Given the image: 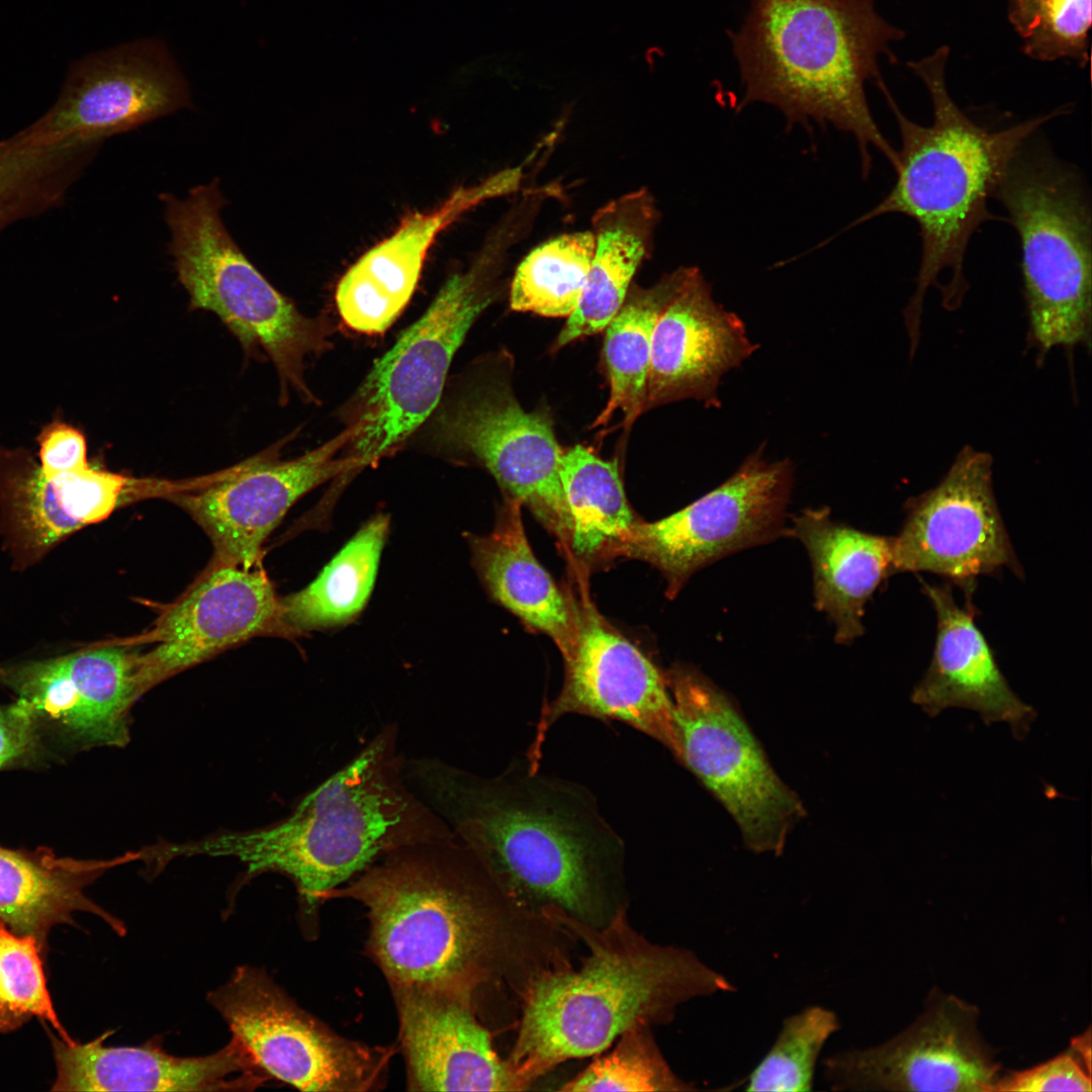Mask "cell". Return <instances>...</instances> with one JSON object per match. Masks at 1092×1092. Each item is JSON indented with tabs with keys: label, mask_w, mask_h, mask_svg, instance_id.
Returning <instances> with one entry per match:
<instances>
[{
	"label": "cell",
	"mask_w": 1092,
	"mask_h": 1092,
	"mask_svg": "<svg viewBox=\"0 0 1092 1092\" xmlns=\"http://www.w3.org/2000/svg\"><path fill=\"white\" fill-rule=\"evenodd\" d=\"M556 910L589 953L579 969L544 972L528 986L506 1060L519 1091L566 1061L601 1054L629 1029L672 1020L687 1001L735 990L694 952L648 941L623 911L597 930Z\"/></svg>",
	"instance_id": "obj_4"
},
{
	"label": "cell",
	"mask_w": 1092,
	"mask_h": 1092,
	"mask_svg": "<svg viewBox=\"0 0 1092 1092\" xmlns=\"http://www.w3.org/2000/svg\"><path fill=\"white\" fill-rule=\"evenodd\" d=\"M744 22L731 33L744 93L739 104L764 102L790 123H830L851 133L863 176L870 149L895 169L898 152L880 131L866 95L881 79L879 58H894L891 43L904 30L887 22L874 0H751Z\"/></svg>",
	"instance_id": "obj_5"
},
{
	"label": "cell",
	"mask_w": 1092,
	"mask_h": 1092,
	"mask_svg": "<svg viewBox=\"0 0 1092 1092\" xmlns=\"http://www.w3.org/2000/svg\"><path fill=\"white\" fill-rule=\"evenodd\" d=\"M510 380L508 373L483 371L462 381L440 401L433 440L440 453L487 469L506 499L528 507L568 547L571 522L552 420L543 411H525Z\"/></svg>",
	"instance_id": "obj_11"
},
{
	"label": "cell",
	"mask_w": 1092,
	"mask_h": 1092,
	"mask_svg": "<svg viewBox=\"0 0 1092 1092\" xmlns=\"http://www.w3.org/2000/svg\"><path fill=\"white\" fill-rule=\"evenodd\" d=\"M1034 136L1014 156L993 198L1019 238L1028 342L1042 361L1059 346L1090 349L1092 232L1083 179Z\"/></svg>",
	"instance_id": "obj_8"
},
{
	"label": "cell",
	"mask_w": 1092,
	"mask_h": 1092,
	"mask_svg": "<svg viewBox=\"0 0 1092 1092\" xmlns=\"http://www.w3.org/2000/svg\"><path fill=\"white\" fill-rule=\"evenodd\" d=\"M521 508L506 499L492 532L471 537L474 565L491 597L528 627L549 636L566 660L577 637L575 603L534 555Z\"/></svg>",
	"instance_id": "obj_29"
},
{
	"label": "cell",
	"mask_w": 1092,
	"mask_h": 1092,
	"mask_svg": "<svg viewBox=\"0 0 1092 1092\" xmlns=\"http://www.w3.org/2000/svg\"><path fill=\"white\" fill-rule=\"evenodd\" d=\"M755 349L743 322L716 302L694 267L654 327L644 411L686 398L718 403L723 375Z\"/></svg>",
	"instance_id": "obj_23"
},
{
	"label": "cell",
	"mask_w": 1092,
	"mask_h": 1092,
	"mask_svg": "<svg viewBox=\"0 0 1092 1092\" xmlns=\"http://www.w3.org/2000/svg\"><path fill=\"white\" fill-rule=\"evenodd\" d=\"M268 631L288 632L262 569L219 565L164 613L136 656L142 694L169 676Z\"/></svg>",
	"instance_id": "obj_20"
},
{
	"label": "cell",
	"mask_w": 1092,
	"mask_h": 1092,
	"mask_svg": "<svg viewBox=\"0 0 1092 1092\" xmlns=\"http://www.w3.org/2000/svg\"><path fill=\"white\" fill-rule=\"evenodd\" d=\"M160 198L171 234L168 251L189 307L216 314L246 351L263 349L278 373L282 400L291 388L313 401L304 361L331 347L330 325L301 314L241 250L221 218L226 201L217 178L186 198Z\"/></svg>",
	"instance_id": "obj_7"
},
{
	"label": "cell",
	"mask_w": 1092,
	"mask_h": 1092,
	"mask_svg": "<svg viewBox=\"0 0 1092 1092\" xmlns=\"http://www.w3.org/2000/svg\"><path fill=\"white\" fill-rule=\"evenodd\" d=\"M191 106L165 43L146 38L74 63L56 103L25 129L42 143L94 152L105 139Z\"/></svg>",
	"instance_id": "obj_15"
},
{
	"label": "cell",
	"mask_w": 1092,
	"mask_h": 1092,
	"mask_svg": "<svg viewBox=\"0 0 1092 1092\" xmlns=\"http://www.w3.org/2000/svg\"><path fill=\"white\" fill-rule=\"evenodd\" d=\"M1008 19L1027 57L1088 64L1092 0H1008Z\"/></svg>",
	"instance_id": "obj_37"
},
{
	"label": "cell",
	"mask_w": 1092,
	"mask_h": 1092,
	"mask_svg": "<svg viewBox=\"0 0 1092 1092\" xmlns=\"http://www.w3.org/2000/svg\"><path fill=\"white\" fill-rule=\"evenodd\" d=\"M681 747L680 763L718 798L755 852L780 853L804 816L729 698L694 667L664 672Z\"/></svg>",
	"instance_id": "obj_10"
},
{
	"label": "cell",
	"mask_w": 1092,
	"mask_h": 1092,
	"mask_svg": "<svg viewBox=\"0 0 1092 1092\" xmlns=\"http://www.w3.org/2000/svg\"><path fill=\"white\" fill-rule=\"evenodd\" d=\"M1090 1029L1061 1055L1033 1068L1001 1075L992 1092L1091 1091Z\"/></svg>",
	"instance_id": "obj_39"
},
{
	"label": "cell",
	"mask_w": 1092,
	"mask_h": 1092,
	"mask_svg": "<svg viewBox=\"0 0 1092 1092\" xmlns=\"http://www.w3.org/2000/svg\"><path fill=\"white\" fill-rule=\"evenodd\" d=\"M993 459L965 446L937 485L909 498L892 537V573L930 572L964 586L1004 567L1023 574L1000 514Z\"/></svg>",
	"instance_id": "obj_14"
},
{
	"label": "cell",
	"mask_w": 1092,
	"mask_h": 1092,
	"mask_svg": "<svg viewBox=\"0 0 1092 1092\" xmlns=\"http://www.w3.org/2000/svg\"><path fill=\"white\" fill-rule=\"evenodd\" d=\"M136 858V851L111 859H77L60 857L49 848L0 845V920L14 933L33 937L44 953L50 931L60 924L74 925L78 912L91 913L124 935V923L85 890L106 872Z\"/></svg>",
	"instance_id": "obj_27"
},
{
	"label": "cell",
	"mask_w": 1092,
	"mask_h": 1092,
	"mask_svg": "<svg viewBox=\"0 0 1092 1092\" xmlns=\"http://www.w3.org/2000/svg\"><path fill=\"white\" fill-rule=\"evenodd\" d=\"M136 656L104 644L68 654L0 663V687L29 707L41 725L68 746H123L129 711L143 695Z\"/></svg>",
	"instance_id": "obj_18"
},
{
	"label": "cell",
	"mask_w": 1092,
	"mask_h": 1092,
	"mask_svg": "<svg viewBox=\"0 0 1092 1092\" xmlns=\"http://www.w3.org/2000/svg\"><path fill=\"white\" fill-rule=\"evenodd\" d=\"M521 171H503L455 191L438 208L405 217L397 231L354 264L336 290L339 313L351 330L384 333L411 299L437 235L477 203L515 190Z\"/></svg>",
	"instance_id": "obj_25"
},
{
	"label": "cell",
	"mask_w": 1092,
	"mask_h": 1092,
	"mask_svg": "<svg viewBox=\"0 0 1092 1092\" xmlns=\"http://www.w3.org/2000/svg\"><path fill=\"white\" fill-rule=\"evenodd\" d=\"M492 294L479 272L453 275L379 358L349 406L346 455L363 467L396 452L439 405L452 359ZM348 425V426H349Z\"/></svg>",
	"instance_id": "obj_9"
},
{
	"label": "cell",
	"mask_w": 1092,
	"mask_h": 1092,
	"mask_svg": "<svg viewBox=\"0 0 1092 1092\" xmlns=\"http://www.w3.org/2000/svg\"><path fill=\"white\" fill-rule=\"evenodd\" d=\"M207 999L264 1073L302 1091L368 1090L388 1057L333 1033L259 967H238Z\"/></svg>",
	"instance_id": "obj_13"
},
{
	"label": "cell",
	"mask_w": 1092,
	"mask_h": 1092,
	"mask_svg": "<svg viewBox=\"0 0 1092 1092\" xmlns=\"http://www.w3.org/2000/svg\"><path fill=\"white\" fill-rule=\"evenodd\" d=\"M577 637L559 694L545 703L527 752L540 768L548 732L563 716L616 720L667 748L680 762L681 747L664 672L611 628L587 602L575 604Z\"/></svg>",
	"instance_id": "obj_17"
},
{
	"label": "cell",
	"mask_w": 1092,
	"mask_h": 1092,
	"mask_svg": "<svg viewBox=\"0 0 1092 1092\" xmlns=\"http://www.w3.org/2000/svg\"><path fill=\"white\" fill-rule=\"evenodd\" d=\"M839 1028L836 1014L813 1005L787 1017L764 1057L742 1081L745 1091L812 1090L819 1056Z\"/></svg>",
	"instance_id": "obj_35"
},
{
	"label": "cell",
	"mask_w": 1092,
	"mask_h": 1092,
	"mask_svg": "<svg viewBox=\"0 0 1092 1092\" xmlns=\"http://www.w3.org/2000/svg\"><path fill=\"white\" fill-rule=\"evenodd\" d=\"M411 1089L519 1091L471 1008L470 991L392 988Z\"/></svg>",
	"instance_id": "obj_24"
},
{
	"label": "cell",
	"mask_w": 1092,
	"mask_h": 1092,
	"mask_svg": "<svg viewBox=\"0 0 1092 1092\" xmlns=\"http://www.w3.org/2000/svg\"><path fill=\"white\" fill-rule=\"evenodd\" d=\"M497 891L456 838L397 848L326 899L366 906L369 947L392 988L473 992L495 957Z\"/></svg>",
	"instance_id": "obj_6"
},
{
	"label": "cell",
	"mask_w": 1092,
	"mask_h": 1092,
	"mask_svg": "<svg viewBox=\"0 0 1092 1092\" xmlns=\"http://www.w3.org/2000/svg\"><path fill=\"white\" fill-rule=\"evenodd\" d=\"M978 1017L974 1005L936 991L898 1035L826 1058L824 1078L839 1091L992 1092L1000 1066L979 1032Z\"/></svg>",
	"instance_id": "obj_16"
},
{
	"label": "cell",
	"mask_w": 1092,
	"mask_h": 1092,
	"mask_svg": "<svg viewBox=\"0 0 1092 1092\" xmlns=\"http://www.w3.org/2000/svg\"><path fill=\"white\" fill-rule=\"evenodd\" d=\"M693 268L679 267L648 288L630 287L621 308L605 329L610 398L596 425L607 424L616 413H621L624 423L630 425L644 412L654 327Z\"/></svg>",
	"instance_id": "obj_31"
},
{
	"label": "cell",
	"mask_w": 1092,
	"mask_h": 1092,
	"mask_svg": "<svg viewBox=\"0 0 1092 1092\" xmlns=\"http://www.w3.org/2000/svg\"><path fill=\"white\" fill-rule=\"evenodd\" d=\"M136 481L92 466L44 473L23 449L0 448V535L16 568H26L68 536L100 522Z\"/></svg>",
	"instance_id": "obj_21"
},
{
	"label": "cell",
	"mask_w": 1092,
	"mask_h": 1092,
	"mask_svg": "<svg viewBox=\"0 0 1092 1092\" xmlns=\"http://www.w3.org/2000/svg\"><path fill=\"white\" fill-rule=\"evenodd\" d=\"M356 432L348 426L292 460L259 457L245 462L177 500L209 535L220 565L251 569L259 562L264 541L297 499L333 477L363 468L352 456L338 457Z\"/></svg>",
	"instance_id": "obj_19"
},
{
	"label": "cell",
	"mask_w": 1092,
	"mask_h": 1092,
	"mask_svg": "<svg viewBox=\"0 0 1092 1092\" xmlns=\"http://www.w3.org/2000/svg\"><path fill=\"white\" fill-rule=\"evenodd\" d=\"M388 528L387 516L371 519L312 582L281 601L288 632L341 626L361 613L372 593Z\"/></svg>",
	"instance_id": "obj_33"
},
{
	"label": "cell",
	"mask_w": 1092,
	"mask_h": 1092,
	"mask_svg": "<svg viewBox=\"0 0 1092 1092\" xmlns=\"http://www.w3.org/2000/svg\"><path fill=\"white\" fill-rule=\"evenodd\" d=\"M788 532L809 554L816 609L834 623L836 642L851 643L864 632L867 603L893 574L892 537L840 524L825 508L802 512Z\"/></svg>",
	"instance_id": "obj_28"
},
{
	"label": "cell",
	"mask_w": 1092,
	"mask_h": 1092,
	"mask_svg": "<svg viewBox=\"0 0 1092 1092\" xmlns=\"http://www.w3.org/2000/svg\"><path fill=\"white\" fill-rule=\"evenodd\" d=\"M43 734L23 702L0 704V769L36 760L43 749Z\"/></svg>",
	"instance_id": "obj_40"
},
{
	"label": "cell",
	"mask_w": 1092,
	"mask_h": 1092,
	"mask_svg": "<svg viewBox=\"0 0 1092 1092\" xmlns=\"http://www.w3.org/2000/svg\"><path fill=\"white\" fill-rule=\"evenodd\" d=\"M403 770L503 894L581 919L618 873L624 842L581 785L527 759L491 777L437 756L405 758Z\"/></svg>",
	"instance_id": "obj_1"
},
{
	"label": "cell",
	"mask_w": 1092,
	"mask_h": 1092,
	"mask_svg": "<svg viewBox=\"0 0 1092 1092\" xmlns=\"http://www.w3.org/2000/svg\"><path fill=\"white\" fill-rule=\"evenodd\" d=\"M936 615L932 658L911 700L929 716L959 707L976 711L986 724L1006 722L1014 736L1026 735L1034 710L1011 690L985 636L975 623L970 601L958 604L949 584L919 578Z\"/></svg>",
	"instance_id": "obj_26"
},
{
	"label": "cell",
	"mask_w": 1092,
	"mask_h": 1092,
	"mask_svg": "<svg viewBox=\"0 0 1092 1092\" xmlns=\"http://www.w3.org/2000/svg\"><path fill=\"white\" fill-rule=\"evenodd\" d=\"M650 1026L624 1032L614 1049L596 1058L580 1074L559 1089L590 1091H690L695 1087L678 1078L658 1049Z\"/></svg>",
	"instance_id": "obj_36"
},
{
	"label": "cell",
	"mask_w": 1092,
	"mask_h": 1092,
	"mask_svg": "<svg viewBox=\"0 0 1092 1092\" xmlns=\"http://www.w3.org/2000/svg\"><path fill=\"white\" fill-rule=\"evenodd\" d=\"M948 55V47L942 46L930 56L908 63L929 93L933 108L930 125L908 119L883 80L877 82L899 125L902 146L897 177L885 198L851 224L886 213L905 214L918 224L920 266L915 292L904 310L910 356L919 342L928 288L940 289L946 275L942 305L947 310L961 306L969 287L964 273L967 248L973 234L991 217L989 199L1025 142L1044 123L1067 113L1065 106L1003 129L983 127L963 112L948 93L944 74Z\"/></svg>",
	"instance_id": "obj_2"
},
{
	"label": "cell",
	"mask_w": 1092,
	"mask_h": 1092,
	"mask_svg": "<svg viewBox=\"0 0 1092 1092\" xmlns=\"http://www.w3.org/2000/svg\"><path fill=\"white\" fill-rule=\"evenodd\" d=\"M658 219L654 198L646 188L620 196L595 213L588 274L556 348L607 328L625 301L636 270L652 252Z\"/></svg>",
	"instance_id": "obj_30"
},
{
	"label": "cell",
	"mask_w": 1092,
	"mask_h": 1092,
	"mask_svg": "<svg viewBox=\"0 0 1092 1092\" xmlns=\"http://www.w3.org/2000/svg\"><path fill=\"white\" fill-rule=\"evenodd\" d=\"M594 251L595 237L589 231L564 234L535 248L516 270L511 307L568 317L581 297Z\"/></svg>",
	"instance_id": "obj_34"
},
{
	"label": "cell",
	"mask_w": 1092,
	"mask_h": 1092,
	"mask_svg": "<svg viewBox=\"0 0 1092 1092\" xmlns=\"http://www.w3.org/2000/svg\"><path fill=\"white\" fill-rule=\"evenodd\" d=\"M793 471L791 461L768 462L759 449L726 481L686 508L654 522L638 520L616 557L652 564L672 598L699 569L786 533Z\"/></svg>",
	"instance_id": "obj_12"
},
{
	"label": "cell",
	"mask_w": 1092,
	"mask_h": 1092,
	"mask_svg": "<svg viewBox=\"0 0 1092 1092\" xmlns=\"http://www.w3.org/2000/svg\"><path fill=\"white\" fill-rule=\"evenodd\" d=\"M36 442L37 462L44 473L72 470L89 463L84 434L63 421L55 420L44 426Z\"/></svg>",
	"instance_id": "obj_41"
},
{
	"label": "cell",
	"mask_w": 1092,
	"mask_h": 1092,
	"mask_svg": "<svg viewBox=\"0 0 1092 1092\" xmlns=\"http://www.w3.org/2000/svg\"><path fill=\"white\" fill-rule=\"evenodd\" d=\"M559 477L570 516L568 548L592 563L616 557L638 521L628 504L616 460L576 445L562 452Z\"/></svg>",
	"instance_id": "obj_32"
},
{
	"label": "cell",
	"mask_w": 1092,
	"mask_h": 1092,
	"mask_svg": "<svg viewBox=\"0 0 1092 1092\" xmlns=\"http://www.w3.org/2000/svg\"><path fill=\"white\" fill-rule=\"evenodd\" d=\"M398 728L384 726L284 819L186 842L187 856L235 857L249 875L289 877L309 907L402 846L456 839L408 785Z\"/></svg>",
	"instance_id": "obj_3"
},
{
	"label": "cell",
	"mask_w": 1092,
	"mask_h": 1092,
	"mask_svg": "<svg viewBox=\"0 0 1092 1092\" xmlns=\"http://www.w3.org/2000/svg\"><path fill=\"white\" fill-rule=\"evenodd\" d=\"M48 1034L57 1072L53 1091H253L269 1079L234 1036L212 1054L177 1057L159 1037L107 1046L108 1033L85 1043Z\"/></svg>",
	"instance_id": "obj_22"
},
{
	"label": "cell",
	"mask_w": 1092,
	"mask_h": 1092,
	"mask_svg": "<svg viewBox=\"0 0 1092 1092\" xmlns=\"http://www.w3.org/2000/svg\"><path fill=\"white\" fill-rule=\"evenodd\" d=\"M44 954L33 937L14 933L0 920V1034L37 1017L49 1022L62 1039L72 1040L53 1006Z\"/></svg>",
	"instance_id": "obj_38"
}]
</instances>
